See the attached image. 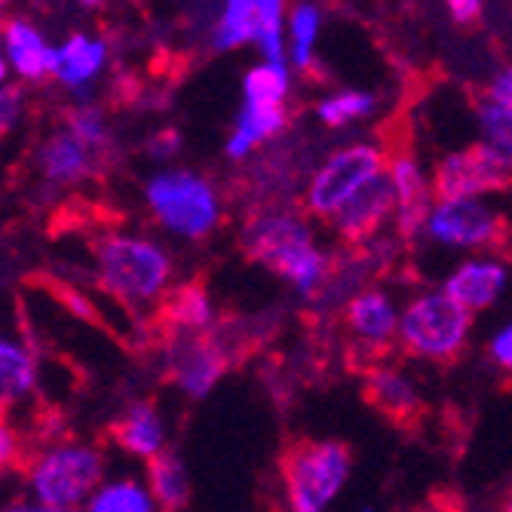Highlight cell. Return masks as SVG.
<instances>
[{"label":"cell","instance_id":"6da1fadb","mask_svg":"<svg viewBox=\"0 0 512 512\" xmlns=\"http://www.w3.org/2000/svg\"><path fill=\"white\" fill-rule=\"evenodd\" d=\"M243 249L252 261L292 279L301 292H316L329 276V261L313 249L310 230L295 215L255 218L243 234Z\"/></svg>","mask_w":512,"mask_h":512},{"label":"cell","instance_id":"7a4b0ae2","mask_svg":"<svg viewBox=\"0 0 512 512\" xmlns=\"http://www.w3.org/2000/svg\"><path fill=\"white\" fill-rule=\"evenodd\" d=\"M353 454L344 442L292 439L279 457L292 512H322L350 476Z\"/></svg>","mask_w":512,"mask_h":512},{"label":"cell","instance_id":"3957f363","mask_svg":"<svg viewBox=\"0 0 512 512\" xmlns=\"http://www.w3.org/2000/svg\"><path fill=\"white\" fill-rule=\"evenodd\" d=\"M473 316L448 295H424L408 304L399 335L411 356L451 362L467 344Z\"/></svg>","mask_w":512,"mask_h":512},{"label":"cell","instance_id":"277c9868","mask_svg":"<svg viewBox=\"0 0 512 512\" xmlns=\"http://www.w3.org/2000/svg\"><path fill=\"white\" fill-rule=\"evenodd\" d=\"M96 258L102 283L120 298H154L172 270L163 249L138 237H105L96 243Z\"/></svg>","mask_w":512,"mask_h":512},{"label":"cell","instance_id":"5b68a950","mask_svg":"<svg viewBox=\"0 0 512 512\" xmlns=\"http://www.w3.org/2000/svg\"><path fill=\"white\" fill-rule=\"evenodd\" d=\"M148 206L181 237L200 240L218 221V200L212 184L194 172H163L148 181Z\"/></svg>","mask_w":512,"mask_h":512},{"label":"cell","instance_id":"8992f818","mask_svg":"<svg viewBox=\"0 0 512 512\" xmlns=\"http://www.w3.org/2000/svg\"><path fill=\"white\" fill-rule=\"evenodd\" d=\"M105 476V457L83 445H62L46 451L31 470V485L46 506L71 509L92 488H99Z\"/></svg>","mask_w":512,"mask_h":512},{"label":"cell","instance_id":"52a82bcc","mask_svg":"<svg viewBox=\"0 0 512 512\" xmlns=\"http://www.w3.org/2000/svg\"><path fill=\"white\" fill-rule=\"evenodd\" d=\"M512 184V157L494 145H473L439 160L433 191L442 203L473 200L476 194L506 191Z\"/></svg>","mask_w":512,"mask_h":512},{"label":"cell","instance_id":"ba28073f","mask_svg":"<svg viewBox=\"0 0 512 512\" xmlns=\"http://www.w3.org/2000/svg\"><path fill=\"white\" fill-rule=\"evenodd\" d=\"M384 154L375 145H350L319 166L307 188V209L313 215H338V209L381 175Z\"/></svg>","mask_w":512,"mask_h":512},{"label":"cell","instance_id":"9c48e42d","mask_svg":"<svg viewBox=\"0 0 512 512\" xmlns=\"http://www.w3.org/2000/svg\"><path fill=\"white\" fill-rule=\"evenodd\" d=\"M227 362V350L212 332H169V378L184 393H209L227 371Z\"/></svg>","mask_w":512,"mask_h":512},{"label":"cell","instance_id":"30bf717a","mask_svg":"<svg viewBox=\"0 0 512 512\" xmlns=\"http://www.w3.org/2000/svg\"><path fill=\"white\" fill-rule=\"evenodd\" d=\"M430 234L448 246H482L506 249L509 221L476 200L439 203L430 215Z\"/></svg>","mask_w":512,"mask_h":512},{"label":"cell","instance_id":"8fae6325","mask_svg":"<svg viewBox=\"0 0 512 512\" xmlns=\"http://www.w3.org/2000/svg\"><path fill=\"white\" fill-rule=\"evenodd\" d=\"M396 206V184L390 175H378V178H371L362 191H356L341 209H338V234L344 243H365L378 234V227L384 224V218L393 212Z\"/></svg>","mask_w":512,"mask_h":512},{"label":"cell","instance_id":"7c38bea8","mask_svg":"<svg viewBox=\"0 0 512 512\" xmlns=\"http://www.w3.org/2000/svg\"><path fill=\"white\" fill-rule=\"evenodd\" d=\"M390 178L396 184V212H399V237L411 243L421 227L430 224V191L424 184V175L408 154H396L390 163Z\"/></svg>","mask_w":512,"mask_h":512},{"label":"cell","instance_id":"4fadbf2b","mask_svg":"<svg viewBox=\"0 0 512 512\" xmlns=\"http://www.w3.org/2000/svg\"><path fill=\"white\" fill-rule=\"evenodd\" d=\"M365 399L399 427L417 424V417L424 414V405L417 399L414 387L393 375V371H371L365 381Z\"/></svg>","mask_w":512,"mask_h":512},{"label":"cell","instance_id":"5bb4252c","mask_svg":"<svg viewBox=\"0 0 512 512\" xmlns=\"http://www.w3.org/2000/svg\"><path fill=\"white\" fill-rule=\"evenodd\" d=\"M503 283H506V273L500 264L470 261L445 283V295L454 298L460 307H467V310H482V307L497 301Z\"/></svg>","mask_w":512,"mask_h":512},{"label":"cell","instance_id":"9a60e30c","mask_svg":"<svg viewBox=\"0 0 512 512\" xmlns=\"http://www.w3.org/2000/svg\"><path fill=\"white\" fill-rule=\"evenodd\" d=\"M40 169L46 178L53 181H80L86 175H92V169H96V151H92L86 142H80V138L65 129V132H56L50 142L43 145L40 151Z\"/></svg>","mask_w":512,"mask_h":512},{"label":"cell","instance_id":"2e32d148","mask_svg":"<svg viewBox=\"0 0 512 512\" xmlns=\"http://www.w3.org/2000/svg\"><path fill=\"white\" fill-rule=\"evenodd\" d=\"M4 50H7V65H13V71L22 77V80H43L50 74V50L53 46H46L40 31L25 22V19H13L7 25V34H4Z\"/></svg>","mask_w":512,"mask_h":512},{"label":"cell","instance_id":"e0dca14e","mask_svg":"<svg viewBox=\"0 0 512 512\" xmlns=\"http://www.w3.org/2000/svg\"><path fill=\"white\" fill-rule=\"evenodd\" d=\"M108 436L132 451V454H142V457H154L163 445V424H160V414L151 402H138L132 405L123 417L108 427Z\"/></svg>","mask_w":512,"mask_h":512},{"label":"cell","instance_id":"ac0fdd59","mask_svg":"<svg viewBox=\"0 0 512 512\" xmlns=\"http://www.w3.org/2000/svg\"><path fill=\"white\" fill-rule=\"evenodd\" d=\"M289 123L286 108L283 105H261V102H246L240 117H237V129L227 142V154L240 160L246 157L252 148H258L267 138H273L276 132H283Z\"/></svg>","mask_w":512,"mask_h":512},{"label":"cell","instance_id":"d6986e66","mask_svg":"<svg viewBox=\"0 0 512 512\" xmlns=\"http://www.w3.org/2000/svg\"><path fill=\"white\" fill-rule=\"evenodd\" d=\"M59 71L56 77L71 86V89H80L86 86L92 77H96L102 68H105V59H108V50L105 43L96 40V37H86V34H71L62 50H59Z\"/></svg>","mask_w":512,"mask_h":512},{"label":"cell","instance_id":"ffe728a7","mask_svg":"<svg viewBox=\"0 0 512 512\" xmlns=\"http://www.w3.org/2000/svg\"><path fill=\"white\" fill-rule=\"evenodd\" d=\"M148 479H151V491L163 512H181L188 506L191 482H188L184 463L175 451L166 448V451H157L154 457H148Z\"/></svg>","mask_w":512,"mask_h":512},{"label":"cell","instance_id":"44dd1931","mask_svg":"<svg viewBox=\"0 0 512 512\" xmlns=\"http://www.w3.org/2000/svg\"><path fill=\"white\" fill-rule=\"evenodd\" d=\"M212 319L209 295L200 283L169 292L160 304V322L169 332H200Z\"/></svg>","mask_w":512,"mask_h":512},{"label":"cell","instance_id":"7402d4cb","mask_svg":"<svg viewBox=\"0 0 512 512\" xmlns=\"http://www.w3.org/2000/svg\"><path fill=\"white\" fill-rule=\"evenodd\" d=\"M347 325L359 335V338H368V341H390L393 329H396V313L390 307V301L381 295V292H365V295H356L350 304H347V313H344Z\"/></svg>","mask_w":512,"mask_h":512},{"label":"cell","instance_id":"603a6c76","mask_svg":"<svg viewBox=\"0 0 512 512\" xmlns=\"http://www.w3.org/2000/svg\"><path fill=\"white\" fill-rule=\"evenodd\" d=\"M258 31V0H227L221 22L212 31L215 50H237V46L255 40Z\"/></svg>","mask_w":512,"mask_h":512},{"label":"cell","instance_id":"cb8c5ba5","mask_svg":"<svg viewBox=\"0 0 512 512\" xmlns=\"http://www.w3.org/2000/svg\"><path fill=\"white\" fill-rule=\"evenodd\" d=\"M289 86H292L289 68L276 62H261L249 68L243 80L246 102H261V105H283V99L289 96Z\"/></svg>","mask_w":512,"mask_h":512},{"label":"cell","instance_id":"d4e9b609","mask_svg":"<svg viewBox=\"0 0 512 512\" xmlns=\"http://www.w3.org/2000/svg\"><path fill=\"white\" fill-rule=\"evenodd\" d=\"M283 13H286V0H258V31H255V43H258L264 62L286 65Z\"/></svg>","mask_w":512,"mask_h":512},{"label":"cell","instance_id":"484cf974","mask_svg":"<svg viewBox=\"0 0 512 512\" xmlns=\"http://www.w3.org/2000/svg\"><path fill=\"white\" fill-rule=\"evenodd\" d=\"M0 387H4V405L22 399L34 387V359L10 341L0 347Z\"/></svg>","mask_w":512,"mask_h":512},{"label":"cell","instance_id":"4316f807","mask_svg":"<svg viewBox=\"0 0 512 512\" xmlns=\"http://www.w3.org/2000/svg\"><path fill=\"white\" fill-rule=\"evenodd\" d=\"M292 62L301 71L313 68V43L319 37V25H322V13L316 4H298L292 10Z\"/></svg>","mask_w":512,"mask_h":512},{"label":"cell","instance_id":"83f0119b","mask_svg":"<svg viewBox=\"0 0 512 512\" xmlns=\"http://www.w3.org/2000/svg\"><path fill=\"white\" fill-rule=\"evenodd\" d=\"M86 512H151V497L138 482L123 479V482L102 488L96 497H92Z\"/></svg>","mask_w":512,"mask_h":512},{"label":"cell","instance_id":"f1b7e54d","mask_svg":"<svg viewBox=\"0 0 512 512\" xmlns=\"http://www.w3.org/2000/svg\"><path fill=\"white\" fill-rule=\"evenodd\" d=\"M375 111V96L371 92H341V96H332L316 105V114L322 123L329 126H341L347 120H356V117H365Z\"/></svg>","mask_w":512,"mask_h":512},{"label":"cell","instance_id":"f546056e","mask_svg":"<svg viewBox=\"0 0 512 512\" xmlns=\"http://www.w3.org/2000/svg\"><path fill=\"white\" fill-rule=\"evenodd\" d=\"M476 117H479V126L488 138V145L512 157V108L485 99L476 105Z\"/></svg>","mask_w":512,"mask_h":512},{"label":"cell","instance_id":"4dcf8cb0","mask_svg":"<svg viewBox=\"0 0 512 512\" xmlns=\"http://www.w3.org/2000/svg\"><path fill=\"white\" fill-rule=\"evenodd\" d=\"M68 129L86 142L92 151H102L108 148V129H105V120L96 108H74L68 114Z\"/></svg>","mask_w":512,"mask_h":512},{"label":"cell","instance_id":"1f68e13d","mask_svg":"<svg viewBox=\"0 0 512 512\" xmlns=\"http://www.w3.org/2000/svg\"><path fill=\"white\" fill-rule=\"evenodd\" d=\"M457 25H473L482 16V0H445Z\"/></svg>","mask_w":512,"mask_h":512},{"label":"cell","instance_id":"d6a6232c","mask_svg":"<svg viewBox=\"0 0 512 512\" xmlns=\"http://www.w3.org/2000/svg\"><path fill=\"white\" fill-rule=\"evenodd\" d=\"M488 99L497 102V105L512 108V65L503 68V71L491 80V86H488Z\"/></svg>","mask_w":512,"mask_h":512},{"label":"cell","instance_id":"836d02e7","mask_svg":"<svg viewBox=\"0 0 512 512\" xmlns=\"http://www.w3.org/2000/svg\"><path fill=\"white\" fill-rule=\"evenodd\" d=\"M145 151H148L151 157H157V160L172 157V154L178 151V135H175L172 129H163V132H157L154 138H148Z\"/></svg>","mask_w":512,"mask_h":512},{"label":"cell","instance_id":"e575fe53","mask_svg":"<svg viewBox=\"0 0 512 512\" xmlns=\"http://www.w3.org/2000/svg\"><path fill=\"white\" fill-rule=\"evenodd\" d=\"M491 356L497 359V365H503L506 371H512V325H506V329L494 338Z\"/></svg>","mask_w":512,"mask_h":512},{"label":"cell","instance_id":"d590c367","mask_svg":"<svg viewBox=\"0 0 512 512\" xmlns=\"http://www.w3.org/2000/svg\"><path fill=\"white\" fill-rule=\"evenodd\" d=\"M22 102V92L4 86V99H0V120H4V132L16 123V108Z\"/></svg>","mask_w":512,"mask_h":512},{"label":"cell","instance_id":"8d00e7d4","mask_svg":"<svg viewBox=\"0 0 512 512\" xmlns=\"http://www.w3.org/2000/svg\"><path fill=\"white\" fill-rule=\"evenodd\" d=\"M4 512H74V509H65V506H46V503H40V506H31V503H10Z\"/></svg>","mask_w":512,"mask_h":512},{"label":"cell","instance_id":"74e56055","mask_svg":"<svg viewBox=\"0 0 512 512\" xmlns=\"http://www.w3.org/2000/svg\"><path fill=\"white\" fill-rule=\"evenodd\" d=\"M80 4H83V7H99L102 0H80Z\"/></svg>","mask_w":512,"mask_h":512},{"label":"cell","instance_id":"f35d334b","mask_svg":"<svg viewBox=\"0 0 512 512\" xmlns=\"http://www.w3.org/2000/svg\"><path fill=\"white\" fill-rule=\"evenodd\" d=\"M506 512H512V500H509V503H506Z\"/></svg>","mask_w":512,"mask_h":512}]
</instances>
